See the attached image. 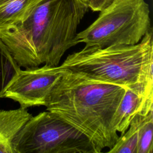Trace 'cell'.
Listing matches in <instances>:
<instances>
[{"label":"cell","instance_id":"6da1fadb","mask_svg":"<svg viewBox=\"0 0 153 153\" xmlns=\"http://www.w3.org/2000/svg\"><path fill=\"white\" fill-rule=\"evenodd\" d=\"M88 8L82 0H44L23 20L0 25V39L20 67L59 66L78 44L77 28Z\"/></svg>","mask_w":153,"mask_h":153},{"label":"cell","instance_id":"7a4b0ae2","mask_svg":"<svg viewBox=\"0 0 153 153\" xmlns=\"http://www.w3.org/2000/svg\"><path fill=\"white\" fill-rule=\"evenodd\" d=\"M61 69L46 100V109L85 135L99 152L111 148L119 136L112 118L125 87Z\"/></svg>","mask_w":153,"mask_h":153},{"label":"cell","instance_id":"3957f363","mask_svg":"<svg viewBox=\"0 0 153 153\" xmlns=\"http://www.w3.org/2000/svg\"><path fill=\"white\" fill-rule=\"evenodd\" d=\"M59 67L140 94H153L152 28L134 45L84 47L69 54Z\"/></svg>","mask_w":153,"mask_h":153},{"label":"cell","instance_id":"277c9868","mask_svg":"<svg viewBox=\"0 0 153 153\" xmlns=\"http://www.w3.org/2000/svg\"><path fill=\"white\" fill-rule=\"evenodd\" d=\"M100 12L93 23L76 33L78 43L100 48L134 45L152 27L149 5L144 0H114Z\"/></svg>","mask_w":153,"mask_h":153},{"label":"cell","instance_id":"5b68a950","mask_svg":"<svg viewBox=\"0 0 153 153\" xmlns=\"http://www.w3.org/2000/svg\"><path fill=\"white\" fill-rule=\"evenodd\" d=\"M13 147L14 153H99L85 135L48 111L32 115Z\"/></svg>","mask_w":153,"mask_h":153},{"label":"cell","instance_id":"8992f818","mask_svg":"<svg viewBox=\"0 0 153 153\" xmlns=\"http://www.w3.org/2000/svg\"><path fill=\"white\" fill-rule=\"evenodd\" d=\"M61 71L59 65H47L20 69L6 90L4 97L13 99L25 108L45 106L47 97L60 78Z\"/></svg>","mask_w":153,"mask_h":153},{"label":"cell","instance_id":"52a82bcc","mask_svg":"<svg viewBox=\"0 0 153 153\" xmlns=\"http://www.w3.org/2000/svg\"><path fill=\"white\" fill-rule=\"evenodd\" d=\"M153 110V94H140L125 87L124 95L112 118V126L117 132L124 133L137 114L145 115Z\"/></svg>","mask_w":153,"mask_h":153},{"label":"cell","instance_id":"ba28073f","mask_svg":"<svg viewBox=\"0 0 153 153\" xmlns=\"http://www.w3.org/2000/svg\"><path fill=\"white\" fill-rule=\"evenodd\" d=\"M32 117L27 108L0 110V152L14 153L13 141Z\"/></svg>","mask_w":153,"mask_h":153},{"label":"cell","instance_id":"9c48e42d","mask_svg":"<svg viewBox=\"0 0 153 153\" xmlns=\"http://www.w3.org/2000/svg\"><path fill=\"white\" fill-rule=\"evenodd\" d=\"M44 0H0V25L19 22Z\"/></svg>","mask_w":153,"mask_h":153},{"label":"cell","instance_id":"30bf717a","mask_svg":"<svg viewBox=\"0 0 153 153\" xmlns=\"http://www.w3.org/2000/svg\"><path fill=\"white\" fill-rule=\"evenodd\" d=\"M20 67L0 39V99L17 76Z\"/></svg>","mask_w":153,"mask_h":153},{"label":"cell","instance_id":"8fae6325","mask_svg":"<svg viewBox=\"0 0 153 153\" xmlns=\"http://www.w3.org/2000/svg\"><path fill=\"white\" fill-rule=\"evenodd\" d=\"M145 115H136L128 127V128L121 134L108 152L111 153H137L138 132L140 123Z\"/></svg>","mask_w":153,"mask_h":153},{"label":"cell","instance_id":"7c38bea8","mask_svg":"<svg viewBox=\"0 0 153 153\" xmlns=\"http://www.w3.org/2000/svg\"><path fill=\"white\" fill-rule=\"evenodd\" d=\"M153 110L143 117L138 132L137 153H152Z\"/></svg>","mask_w":153,"mask_h":153},{"label":"cell","instance_id":"4fadbf2b","mask_svg":"<svg viewBox=\"0 0 153 153\" xmlns=\"http://www.w3.org/2000/svg\"><path fill=\"white\" fill-rule=\"evenodd\" d=\"M114 0H90L88 3V8L93 11H101L111 4Z\"/></svg>","mask_w":153,"mask_h":153},{"label":"cell","instance_id":"5bb4252c","mask_svg":"<svg viewBox=\"0 0 153 153\" xmlns=\"http://www.w3.org/2000/svg\"><path fill=\"white\" fill-rule=\"evenodd\" d=\"M83 1H84L85 3H87L88 5V3H89V1L90 0H82Z\"/></svg>","mask_w":153,"mask_h":153}]
</instances>
